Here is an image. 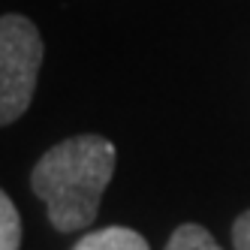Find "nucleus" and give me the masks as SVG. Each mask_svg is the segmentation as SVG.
<instances>
[{
	"mask_svg": "<svg viewBox=\"0 0 250 250\" xmlns=\"http://www.w3.org/2000/svg\"><path fill=\"white\" fill-rule=\"evenodd\" d=\"M118 163V151L105 136L82 133L51 145L30 172V190L45 202L58 232H82L97 214Z\"/></svg>",
	"mask_w": 250,
	"mask_h": 250,
	"instance_id": "f257e3e1",
	"label": "nucleus"
},
{
	"mask_svg": "<svg viewBox=\"0 0 250 250\" xmlns=\"http://www.w3.org/2000/svg\"><path fill=\"white\" fill-rule=\"evenodd\" d=\"M45 45L27 15H0V127L15 124L33 100Z\"/></svg>",
	"mask_w": 250,
	"mask_h": 250,
	"instance_id": "f03ea898",
	"label": "nucleus"
},
{
	"mask_svg": "<svg viewBox=\"0 0 250 250\" xmlns=\"http://www.w3.org/2000/svg\"><path fill=\"white\" fill-rule=\"evenodd\" d=\"M73 250H151V244L130 226H103L82 235Z\"/></svg>",
	"mask_w": 250,
	"mask_h": 250,
	"instance_id": "7ed1b4c3",
	"label": "nucleus"
},
{
	"mask_svg": "<svg viewBox=\"0 0 250 250\" xmlns=\"http://www.w3.org/2000/svg\"><path fill=\"white\" fill-rule=\"evenodd\" d=\"M166 250H223L217 238L199 223H181L166 241Z\"/></svg>",
	"mask_w": 250,
	"mask_h": 250,
	"instance_id": "20e7f679",
	"label": "nucleus"
},
{
	"mask_svg": "<svg viewBox=\"0 0 250 250\" xmlns=\"http://www.w3.org/2000/svg\"><path fill=\"white\" fill-rule=\"evenodd\" d=\"M0 250H21V217L3 190H0Z\"/></svg>",
	"mask_w": 250,
	"mask_h": 250,
	"instance_id": "39448f33",
	"label": "nucleus"
},
{
	"mask_svg": "<svg viewBox=\"0 0 250 250\" xmlns=\"http://www.w3.org/2000/svg\"><path fill=\"white\" fill-rule=\"evenodd\" d=\"M232 250H250V211L238 214L232 223Z\"/></svg>",
	"mask_w": 250,
	"mask_h": 250,
	"instance_id": "423d86ee",
	"label": "nucleus"
}]
</instances>
